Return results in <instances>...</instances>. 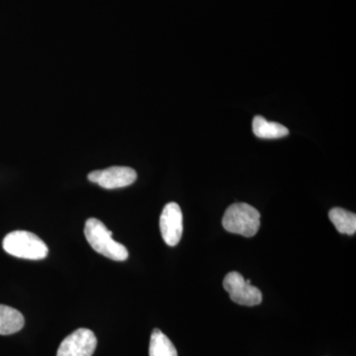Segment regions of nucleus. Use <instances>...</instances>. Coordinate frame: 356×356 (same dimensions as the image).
Here are the masks:
<instances>
[{
  "label": "nucleus",
  "mask_w": 356,
  "mask_h": 356,
  "mask_svg": "<svg viewBox=\"0 0 356 356\" xmlns=\"http://www.w3.org/2000/svg\"><path fill=\"white\" fill-rule=\"evenodd\" d=\"M84 235L89 245L98 254L116 261H124L128 259L127 248L113 240V233L99 220L95 218L88 219L84 227Z\"/></svg>",
  "instance_id": "obj_1"
},
{
  "label": "nucleus",
  "mask_w": 356,
  "mask_h": 356,
  "mask_svg": "<svg viewBox=\"0 0 356 356\" xmlns=\"http://www.w3.org/2000/svg\"><path fill=\"white\" fill-rule=\"evenodd\" d=\"M222 222L229 233L252 238L261 227V214L247 203H236L226 210Z\"/></svg>",
  "instance_id": "obj_2"
},
{
  "label": "nucleus",
  "mask_w": 356,
  "mask_h": 356,
  "mask_svg": "<svg viewBox=\"0 0 356 356\" xmlns=\"http://www.w3.org/2000/svg\"><path fill=\"white\" fill-rule=\"evenodd\" d=\"M4 250L18 259L40 261L49 254L46 243L35 234L26 231H14L4 238Z\"/></svg>",
  "instance_id": "obj_3"
},
{
  "label": "nucleus",
  "mask_w": 356,
  "mask_h": 356,
  "mask_svg": "<svg viewBox=\"0 0 356 356\" xmlns=\"http://www.w3.org/2000/svg\"><path fill=\"white\" fill-rule=\"evenodd\" d=\"M222 285L225 290L229 292V298L236 304L252 307L261 303V290L252 286V281L245 280L242 274L236 271L227 274Z\"/></svg>",
  "instance_id": "obj_4"
},
{
  "label": "nucleus",
  "mask_w": 356,
  "mask_h": 356,
  "mask_svg": "<svg viewBox=\"0 0 356 356\" xmlns=\"http://www.w3.org/2000/svg\"><path fill=\"white\" fill-rule=\"evenodd\" d=\"M97 346L95 332L79 329L65 337L58 348L57 356H92Z\"/></svg>",
  "instance_id": "obj_5"
},
{
  "label": "nucleus",
  "mask_w": 356,
  "mask_h": 356,
  "mask_svg": "<svg viewBox=\"0 0 356 356\" xmlns=\"http://www.w3.org/2000/svg\"><path fill=\"white\" fill-rule=\"evenodd\" d=\"M89 181L105 189H117L127 187L137 179V172L127 166H111L103 170L89 173Z\"/></svg>",
  "instance_id": "obj_6"
},
{
  "label": "nucleus",
  "mask_w": 356,
  "mask_h": 356,
  "mask_svg": "<svg viewBox=\"0 0 356 356\" xmlns=\"http://www.w3.org/2000/svg\"><path fill=\"white\" fill-rule=\"evenodd\" d=\"M159 227L166 245L175 247L180 242L184 233V216L178 204H166L161 212Z\"/></svg>",
  "instance_id": "obj_7"
},
{
  "label": "nucleus",
  "mask_w": 356,
  "mask_h": 356,
  "mask_svg": "<svg viewBox=\"0 0 356 356\" xmlns=\"http://www.w3.org/2000/svg\"><path fill=\"white\" fill-rule=\"evenodd\" d=\"M25 320L22 314L16 309L0 305V334L9 336L23 329Z\"/></svg>",
  "instance_id": "obj_8"
},
{
  "label": "nucleus",
  "mask_w": 356,
  "mask_h": 356,
  "mask_svg": "<svg viewBox=\"0 0 356 356\" xmlns=\"http://www.w3.org/2000/svg\"><path fill=\"white\" fill-rule=\"evenodd\" d=\"M252 131L261 139H280L286 137L289 130L276 122L267 121L261 116H255L252 121Z\"/></svg>",
  "instance_id": "obj_9"
},
{
  "label": "nucleus",
  "mask_w": 356,
  "mask_h": 356,
  "mask_svg": "<svg viewBox=\"0 0 356 356\" xmlns=\"http://www.w3.org/2000/svg\"><path fill=\"white\" fill-rule=\"evenodd\" d=\"M329 218L337 231L346 235H355L356 232V215L343 208H334L330 211Z\"/></svg>",
  "instance_id": "obj_10"
},
{
  "label": "nucleus",
  "mask_w": 356,
  "mask_h": 356,
  "mask_svg": "<svg viewBox=\"0 0 356 356\" xmlns=\"http://www.w3.org/2000/svg\"><path fill=\"white\" fill-rule=\"evenodd\" d=\"M149 353V356H178L172 341L159 329L152 332Z\"/></svg>",
  "instance_id": "obj_11"
}]
</instances>
